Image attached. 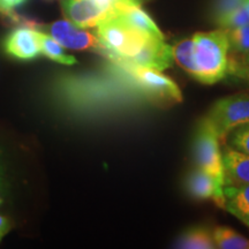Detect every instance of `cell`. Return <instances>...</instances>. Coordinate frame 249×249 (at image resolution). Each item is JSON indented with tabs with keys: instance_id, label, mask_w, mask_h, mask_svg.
<instances>
[{
	"instance_id": "obj_1",
	"label": "cell",
	"mask_w": 249,
	"mask_h": 249,
	"mask_svg": "<svg viewBox=\"0 0 249 249\" xmlns=\"http://www.w3.org/2000/svg\"><path fill=\"white\" fill-rule=\"evenodd\" d=\"M193 39V77L204 85H213L229 73L230 42L225 29L197 33Z\"/></svg>"
},
{
	"instance_id": "obj_2",
	"label": "cell",
	"mask_w": 249,
	"mask_h": 249,
	"mask_svg": "<svg viewBox=\"0 0 249 249\" xmlns=\"http://www.w3.org/2000/svg\"><path fill=\"white\" fill-rule=\"evenodd\" d=\"M149 37L151 36L129 26L118 15L105 18L97 26V38L108 57L116 62L128 61Z\"/></svg>"
},
{
	"instance_id": "obj_3",
	"label": "cell",
	"mask_w": 249,
	"mask_h": 249,
	"mask_svg": "<svg viewBox=\"0 0 249 249\" xmlns=\"http://www.w3.org/2000/svg\"><path fill=\"white\" fill-rule=\"evenodd\" d=\"M204 118L213 126L219 140H225L232 129L249 123V91L219 99Z\"/></svg>"
},
{
	"instance_id": "obj_4",
	"label": "cell",
	"mask_w": 249,
	"mask_h": 249,
	"mask_svg": "<svg viewBox=\"0 0 249 249\" xmlns=\"http://www.w3.org/2000/svg\"><path fill=\"white\" fill-rule=\"evenodd\" d=\"M194 157L197 166L210 174L224 188L223 155L219 138L205 118L198 124L194 138Z\"/></svg>"
},
{
	"instance_id": "obj_5",
	"label": "cell",
	"mask_w": 249,
	"mask_h": 249,
	"mask_svg": "<svg viewBox=\"0 0 249 249\" xmlns=\"http://www.w3.org/2000/svg\"><path fill=\"white\" fill-rule=\"evenodd\" d=\"M119 0H61L68 20L79 28L97 27L105 18L116 15Z\"/></svg>"
},
{
	"instance_id": "obj_6",
	"label": "cell",
	"mask_w": 249,
	"mask_h": 249,
	"mask_svg": "<svg viewBox=\"0 0 249 249\" xmlns=\"http://www.w3.org/2000/svg\"><path fill=\"white\" fill-rule=\"evenodd\" d=\"M117 64L128 71L136 85L149 95L161 99H167V101H182V93L179 87L170 77L161 74L160 71L136 66L128 62H117Z\"/></svg>"
},
{
	"instance_id": "obj_7",
	"label": "cell",
	"mask_w": 249,
	"mask_h": 249,
	"mask_svg": "<svg viewBox=\"0 0 249 249\" xmlns=\"http://www.w3.org/2000/svg\"><path fill=\"white\" fill-rule=\"evenodd\" d=\"M173 60L172 48L165 43V39L151 36L128 61L119 62H128L161 71L172 66Z\"/></svg>"
},
{
	"instance_id": "obj_8",
	"label": "cell",
	"mask_w": 249,
	"mask_h": 249,
	"mask_svg": "<svg viewBox=\"0 0 249 249\" xmlns=\"http://www.w3.org/2000/svg\"><path fill=\"white\" fill-rule=\"evenodd\" d=\"M49 33L58 43L66 49L71 50H89L99 49L104 51V48L99 39L88 31L79 29L75 24H71L66 20H60L52 23L49 27Z\"/></svg>"
},
{
	"instance_id": "obj_9",
	"label": "cell",
	"mask_w": 249,
	"mask_h": 249,
	"mask_svg": "<svg viewBox=\"0 0 249 249\" xmlns=\"http://www.w3.org/2000/svg\"><path fill=\"white\" fill-rule=\"evenodd\" d=\"M5 51L12 57L30 60L42 53L38 31L29 28H18L12 31L4 42Z\"/></svg>"
},
{
	"instance_id": "obj_10",
	"label": "cell",
	"mask_w": 249,
	"mask_h": 249,
	"mask_svg": "<svg viewBox=\"0 0 249 249\" xmlns=\"http://www.w3.org/2000/svg\"><path fill=\"white\" fill-rule=\"evenodd\" d=\"M186 189L196 200H213L219 207L223 205V187L200 167L193 170L187 176Z\"/></svg>"
},
{
	"instance_id": "obj_11",
	"label": "cell",
	"mask_w": 249,
	"mask_h": 249,
	"mask_svg": "<svg viewBox=\"0 0 249 249\" xmlns=\"http://www.w3.org/2000/svg\"><path fill=\"white\" fill-rule=\"evenodd\" d=\"M224 186L249 183V155L226 145L222 151Z\"/></svg>"
},
{
	"instance_id": "obj_12",
	"label": "cell",
	"mask_w": 249,
	"mask_h": 249,
	"mask_svg": "<svg viewBox=\"0 0 249 249\" xmlns=\"http://www.w3.org/2000/svg\"><path fill=\"white\" fill-rule=\"evenodd\" d=\"M223 195L224 209L249 226V183L224 186Z\"/></svg>"
},
{
	"instance_id": "obj_13",
	"label": "cell",
	"mask_w": 249,
	"mask_h": 249,
	"mask_svg": "<svg viewBox=\"0 0 249 249\" xmlns=\"http://www.w3.org/2000/svg\"><path fill=\"white\" fill-rule=\"evenodd\" d=\"M177 248L182 249H213V231L203 226H195L186 230L176 242Z\"/></svg>"
},
{
	"instance_id": "obj_14",
	"label": "cell",
	"mask_w": 249,
	"mask_h": 249,
	"mask_svg": "<svg viewBox=\"0 0 249 249\" xmlns=\"http://www.w3.org/2000/svg\"><path fill=\"white\" fill-rule=\"evenodd\" d=\"M216 248L220 249H249V240L229 227L219 226L213 231Z\"/></svg>"
},
{
	"instance_id": "obj_15",
	"label": "cell",
	"mask_w": 249,
	"mask_h": 249,
	"mask_svg": "<svg viewBox=\"0 0 249 249\" xmlns=\"http://www.w3.org/2000/svg\"><path fill=\"white\" fill-rule=\"evenodd\" d=\"M38 37L42 53L45 54L49 59H51V60L53 61L60 62V64L64 65L75 64V58H74L73 55L67 54L66 52H65L64 48H62V45L60 43H58L53 37L46 35V34L39 33V31Z\"/></svg>"
},
{
	"instance_id": "obj_16",
	"label": "cell",
	"mask_w": 249,
	"mask_h": 249,
	"mask_svg": "<svg viewBox=\"0 0 249 249\" xmlns=\"http://www.w3.org/2000/svg\"><path fill=\"white\" fill-rule=\"evenodd\" d=\"M173 59L177 64L187 71L189 75L194 74V61H193V39L186 38L180 40L172 48Z\"/></svg>"
},
{
	"instance_id": "obj_17",
	"label": "cell",
	"mask_w": 249,
	"mask_h": 249,
	"mask_svg": "<svg viewBox=\"0 0 249 249\" xmlns=\"http://www.w3.org/2000/svg\"><path fill=\"white\" fill-rule=\"evenodd\" d=\"M225 30L229 36L230 50L233 54L249 53V23L234 29Z\"/></svg>"
},
{
	"instance_id": "obj_18",
	"label": "cell",
	"mask_w": 249,
	"mask_h": 249,
	"mask_svg": "<svg viewBox=\"0 0 249 249\" xmlns=\"http://www.w3.org/2000/svg\"><path fill=\"white\" fill-rule=\"evenodd\" d=\"M225 140L231 148L249 155V123L235 127L227 134Z\"/></svg>"
},
{
	"instance_id": "obj_19",
	"label": "cell",
	"mask_w": 249,
	"mask_h": 249,
	"mask_svg": "<svg viewBox=\"0 0 249 249\" xmlns=\"http://www.w3.org/2000/svg\"><path fill=\"white\" fill-rule=\"evenodd\" d=\"M229 73L249 85V53L233 54L230 57Z\"/></svg>"
},
{
	"instance_id": "obj_20",
	"label": "cell",
	"mask_w": 249,
	"mask_h": 249,
	"mask_svg": "<svg viewBox=\"0 0 249 249\" xmlns=\"http://www.w3.org/2000/svg\"><path fill=\"white\" fill-rule=\"evenodd\" d=\"M222 29H234L249 23V14L245 5L232 11L216 22Z\"/></svg>"
},
{
	"instance_id": "obj_21",
	"label": "cell",
	"mask_w": 249,
	"mask_h": 249,
	"mask_svg": "<svg viewBox=\"0 0 249 249\" xmlns=\"http://www.w3.org/2000/svg\"><path fill=\"white\" fill-rule=\"evenodd\" d=\"M246 0H214L213 6V18L214 22L231 13L234 9L242 7Z\"/></svg>"
},
{
	"instance_id": "obj_22",
	"label": "cell",
	"mask_w": 249,
	"mask_h": 249,
	"mask_svg": "<svg viewBox=\"0 0 249 249\" xmlns=\"http://www.w3.org/2000/svg\"><path fill=\"white\" fill-rule=\"evenodd\" d=\"M26 0H0V11L11 12L12 9L22 5Z\"/></svg>"
},
{
	"instance_id": "obj_23",
	"label": "cell",
	"mask_w": 249,
	"mask_h": 249,
	"mask_svg": "<svg viewBox=\"0 0 249 249\" xmlns=\"http://www.w3.org/2000/svg\"><path fill=\"white\" fill-rule=\"evenodd\" d=\"M8 231V220L5 217L0 216V240Z\"/></svg>"
},
{
	"instance_id": "obj_24",
	"label": "cell",
	"mask_w": 249,
	"mask_h": 249,
	"mask_svg": "<svg viewBox=\"0 0 249 249\" xmlns=\"http://www.w3.org/2000/svg\"><path fill=\"white\" fill-rule=\"evenodd\" d=\"M245 7H246V9H247V12L249 14V0H246L245 1Z\"/></svg>"
},
{
	"instance_id": "obj_25",
	"label": "cell",
	"mask_w": 249,
	"mask_h": 249,
	"mask_svg": "<svg viewBox=\"0 0 249 249\" xmlns=\"http://www.w3.org/2000/svg\"><path fill=\"white\" fill-rule=\"evenodd\" d=\"M0 203H1V198H0Z\"/></svg>"
}]
</instances>
